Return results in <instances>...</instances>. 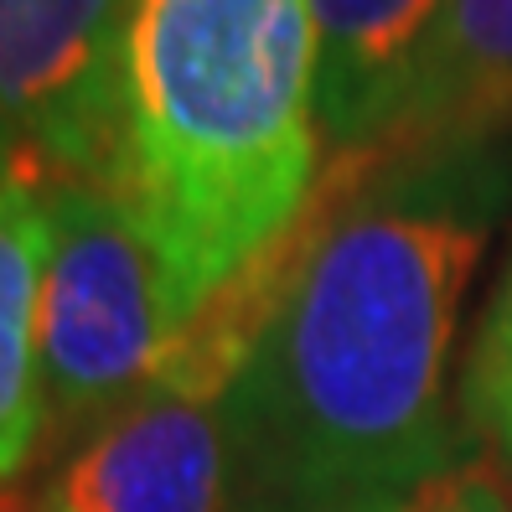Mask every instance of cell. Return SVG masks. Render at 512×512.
<instances>
[{"label": "cell", "instance_id": "cell-1", "mask_svg": "<svg viewBox=\"0 0 512 512\" xmlns=\"http://www.w3.org/2000/svg\"><path fill=\"white\" fill-rule=\"evenodd\" d=\"M507 207L502 135L321 171L223 394L233 512H404L466 466L450 342Z\"/></svg>", "mask_w": 512, "mask_h": 512}, {"label": "cell", "instance_id": "cell-8", "mask_svg": "<svg viewBox=\"0 0 512 512\" xmlns=\"http://www.w3.org/2000/svg\"><path fill=\"white\" fill-rule=\"evenodd\" d=\"M42 187L0 171V481H11L47 430L42 383Z\"/></svg>", "mask_w": 512, "mask_h": 512}, {"label": "cell", "instance_id": "cell-5", "mask_svg": "<svg viewBox=\"0 0 512 512\" xmlns=\"http://www.w3.org/2000/svg\"><path fill=\"white\" fill-rule=\"evenodd\" d=\"M32 512H233L223 399L187 383H150L73 435Z\"/></svg>", "mask_w": 512, "mask_h": 512}, {"label": "cell", "instance_id": "cell-9", "mask_svg": "<svg viewBox=\"0 0 512 512\" xmlns=\"http://www.w3.org/2000/svg\"><path fill=\"white\" fill-rule=\"evenodd\" d=\"M461 419L497 461L512 466V264L492 290V306L481 311L461 368Z\"/></svg>", "mask_w": 512, "mask_h": 512}, {"label": "cell", "instance_id": "cell-7", "mask_svg": "<svg viewBox=\"0 0 512 512\" xmlns=\"http://www.w3.org/2000/svg\"><path fill=\"white\" fill-rule=\"evenodd\" d=\"M512 125V0H440L373 156Z\"/></svg>", "mask_w": 512, "mask_h": 512}, {"label": "cell", "instance_id": "cell-10", "mask_svg": "<svg viewBox=\"0 0 512 512\" xmlns=\"http://www.w3.org/2000/svg\"><path fill=\"white\" fill-rule=\"evenodd\" d=\"M404 512H512V502L502 497V487L476 471V466H456L450 476L430 481L425 492H419Z\"/></svg>", "mask_w": 512, "mask_h": 512}, {"label": "cell", "instance_id": "cell-2", "mask_svg": "<svg viewBox=\"0 0 512 512\" xmlns=\"http://www.w3.org/2000/svg\"><path fill=\"white\" fill-rule=\"evenodd\" d=\"M321 145L311 0H135L114 192L187 326L295 233Z\"/></svg>", "mask_w": 512, "mask_h": 512}, {"label": "cell", "instance_id": "cell-4", "mask_svg": "<svg viewBox=\"0 0 512 512\" xmlns=\"http://www.w3.org/2000/svg\"><path fill=\"white\" fill-rule=\"evenodd\" d=\"M130 11L135 0H0V171L114 187Z\"/></svg>", "mask_w": 512, "mask_h": 512}, {"label": "cell", "instance_id": "cell-3", "mask_svg": "<svg viewBox=\"0 0 512 512\" xmlns=\"http://www.w3.org/2000/svg\"><path fill=\"white\" fill-rule=\"evenodd\" d=\"M42 383L47 425L78 435L161 383L182 311L130 202L104 182H42Z\"/></svg>", "mask_w": 512, "mask_h": 512}, {"label": "cell", "instance_id": "cell-6", "mask_svg": "<svg viewBox=\"0 0 512 512\" xmlns=\"http://www.w3.org/2000/svg\"><path fill=\"white\" fill-rule=\"evenodd\" d=\"M435 16L440 0H311L316 125L331 161L378 150Z\"/></svg>", "mask_w": 512, "mask_h": 512}]
</instances>
